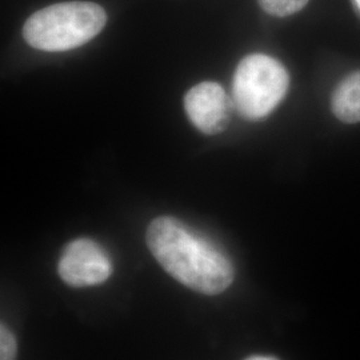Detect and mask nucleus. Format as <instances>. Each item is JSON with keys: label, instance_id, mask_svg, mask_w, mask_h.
Here are the masks:
<instances>
[{"label": "nucleus", "instance_id": "9d476101", "mask_svg": "<svg viewBox=\"0 0 360 360\" xmlns=\"http://www.w3.org/2000/svg\"><path fill=\"white\" fill-rule=\"evenodd\" d=\"M354 1H355V4H356V7H358V8H359V11H360V0H354Z\"/></svg>", "mask_w": 360, "mask_h": 360}, {"label": "nucleus", "instance_id": "0eeeda50", "mask_svg": "<svg viewBox=\"0 0 360 360\" xmlns=\"http://www.w3.org/2000/svg\"><path fill=\"white\" fill-rule=\"evenodd\" d=\"M260 7L272 16H290L300 11L309 0H257Z\"/></svg>", "mask_w": 360, "mask_h": 360}, {"label": "nucleus", "instance_id": "423d86ee", "mask_svg": "<svg viewBox=\"0 0 360 360\" xmlns=\"http://www.w3.org/2000/svg\"><path fill=\"white\" fill-rule=\"evenodd\" d=\"M331 108L343 123L360 122V71L352 72L338 84L333 94Z\"/></svg>", "mask_w": 360, "mask_h": 360}, {"label": "nucleus", "instance_id": "1a4fd4ad", "mask_svg": "<svg viewBox=\"0 0 360 360\" xmlns=\"http://www.w3.org/2000/svg\"><path fill=\"white\" fill-rule=\"evenodd\" d=\"M245 360H278L276 358H272V356H262V355H255V356H251L248 359Z\"/></svg>", "mask_w": 360, "mask_h": 360}, {"label": "nucleus", "instance_id": "7ed1b4c3", "mask_svg": "<svg viewBox=\"0 0 360 360\" xmlns=\"http://www.w3.org/2000/svg\"><path fill=\"white\" fill-rule=\"evenodd\" d=\"M288 84V72L281 62L263 53L248 55L233 74V105L245 119H262L282 102Z\"/></svg>", "mask_w": 360, "mask_h": 360}, {"label": "nucleus", "instance_id": "20e7f679", "mask_svg": "<svg viewBox=\"0 0 360 360\" xmlns=\"http://www.w3.org/2000/svg\"><path fill=\"white\" fill-rule=\"evenodd\" d=\"M112 263L102 245L91 239H75L63 248L58 262L60 279L72 287L102 284L111 276Z\"/></svg>", "mask_w": 360, "mask_h": 360}, {"label": "nucleus", "instance_id": "6e6552de", "mask_svg": "<svg viewBox=\"0 0 360 360\" xmlns=\"http://www.w3.org/2000/svg\"><path fill=\"white\" fill-rule=\"evenodd\" d=\"M16 358V339L10 328L1 323L0 327V360H15Z\"/></svg>", "mask_w": 360, "mask_h": 360}, {"label": "nucleus", "instance_id": "39448f33", "mask_svg": "<svg viewBox=\"0 0 360 360\" xmlns=\"http://www.w3.org/2000/svg\"><path fill=\"white\" fill-rule=\"evenodd\" d=\"M232 103L227 92L215 82H202L184 96L187 116L206 135H217L229 127Z\"/></svg>", "mask_w": 360, "mask_h": 360}, {"label": "nucleus", "instance_id": "f257e3e1", "mask_svg": "<svg viewBox=\"0 0 360 360\" xmlns=\"http://www.w3.org/2000/svg\"><path fill=\"white\" fill-rule=\"evenodd\" d=\"M146 243L165 271L196 292L218 295L235 279L230 257L179 219H154L146 232Z\"/></svg>", "mask_w": 360, "mask_h": 360}, {"label": "nucleus", "instance_id": "f03ea898", "mask_svg": "<svg viewBox=\"0 0 360 360\" xmlns=\"http://www.w3.org/2000/svg\"><path fill=\"white\" fill-rule=\"evenodd\" d=\"M105 23L107 13L96 3H56L27 19L23 38L40 51H68L89 43L103 30Z\"/></svg>", "mask_w": 360, "mask_h": 360}]
</instances>
